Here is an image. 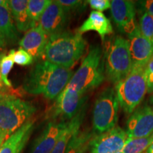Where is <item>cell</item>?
I'll list each match as a JSON object with an SVG mask.
<instances>
[{
  "instance_id": "30bf717a",
  "label": "cell",
  "mask_w": 153,
  "mask_h": 153,
  "mask_svg": "<svg viewBox=\"0 0 153 153\" xmlns=\"http://www.w3.org/2000/svg\"><path fill=\"white\" fill-rule=\"evenodd\" d=\"M128 137H147L153 134V108L150 105L140 106L126 122Z\"/></svg>"
},
{
  "instance_id": "484cf974",
  "label": "cell",
  "mask_w": 153,
  "mask_h": 153,
  "mask_svg": "<svg viewBox=\"0 0 153 153\" xmlns=\"http://www.w3.org/2000/svg\"><path fill=\"white\" fill-rule=\"evenodd\" d=\"M9 53L11 54L14 62L20 66L30 65L34 62L31 55L22 48H19L16 51L11 50Z\"/></svg>"
},
{
  "instance_id": "603a6c76",
  "label": "cell",
  "mask_w": 153,
  "mask_h": 153,
  "mask_svg": "<svg viewBox=\"0 0 153 153\" xmlns=\"http://www.w3.org/2000/svg\"><path fill=\"white\" fill-rule=\"evenodd\" d=\"M51 2V1L50 0H29L28 1V14H29L30 20L36 25L38 24L42 14Z\"/></svg>"
},
{
  "instance_id": "d6a6232c",
  "label": "cell",
  "mask_w": 153,
  "mask_h": 153,
  "mask_svg": "<svg viewBox=\"0 0 153 153\" xmlns=\"http://www.w3.org/2000/svg\"><path fill=\"white\" fill-rule=\"evenodd\" d=\"M7 41H5V39L2 36L0 35V51H3V50L6 47V45H7Z\"/></svg>"
},
{
  "instance_id": "3957f363",
  "label": "cell",
  "mask_w": 153,
  "mask_h": 153,
  "mask_svg": "<svg viewBox=\"0 0 153 153\" xmlns=\"http://www.w3.org/2000/svg\"><path fill=\"white\" fill-rule=\"evenodd\" d=\"M105 78L104 53L99 45H94L73 74L68 87L85 95L101 85Z\"/></svg>"
},
{
  "instance_id": "9c48e42d",
  "label": "cell",
  "mask_w": 153,
  "mask_h": 153,
  "mask_svg": "<svg viewBox=\"0 0 153 153\" xmlns=\"http://www.w3.org/2000/svg\"><path fill=\"white\" fill-rule=\"evenodd\" d=\"M127 137L126 131L120 126L94 135L89 143V153H122Z\"/></svg>"
},
{
  "instance_id": "ba28073f",
  "label": "cell",
  "mask_w": 153,
  "mask_h": 153,
  "mask_svg": "<svg viewBox=\"0 0 153 153\" xmlns=\"http://www.w3.org/2000/svg\"><path fill=\"white\" fill-rule=\"evenodd\" d=\"M87 97L73 88L67 87L56 98L50 117L67 122L72 119L86 104Z\"/></svg>"
},
{
  "instance_id": "52a82bcc",
  "label": "cell",
  "mask_w": 153,
  "mask_h": 153,
  "mask_svg": "<svg viewBox=\"0 0 153 153\" xmlns=\"http://www.w3.org/2000/svg\"><path fill=\"white\" fill-rule=\"evenodd\" d=\"M37 111L33 104L9 94L0 103V131L9 136L30 120Z\"/></svg>"
},
{
  "instance_id": "8d00e7d4",
  "label": "cell",
  "mask_w": 153,
  "mask_h": 153,
  "mask_svg": "<svg viewBox=\"0 0 153 153\" xmlns=\"http://www.w3.org/2000/svg\"><path fill=\"white\" fill-rule=\"evenodd\" d=\"M5 1H4V0H0V6H1V4H2Z\"/></svg>"
},
{
  "instance_id": "74e56055",
  "label": "cell",
  "mask_w": 153,
  "mask_h": 153,
  "mask_svg": "<svg viewBox=\"0 0 153 153\" xmlns=\"http://www.w3.org/2000/svg\"><path fill=\"white\" fill-rule=\"evenodd\" d=\"M4 52H3V51H0V54H1V53H3Z\"/></svg>"
},
{
  "instance_id": "2e32d148",
  "label": "cell",
  "mask_w": 153,
  "mask_h": 153,
  "mask_svg": "<svg viewBox=\"0 0 153 153\" xmlns=\"http://www.w3.org/2000/svg\"><path fill=\"white\" fill-rule=\"evenodd\" d=\"M33 129L34 120H28L3 143L0 147V153H22Z\"/></svg>"
},
{
  "instance_id": "44dd1931",
  "label": "cell",
  "mask_w": 153,
  "mask_h": 153,
  "mask_svg": "<svg viewBox=\"0 0 153 153\" xmlns=\"http://www.w3.org/2000/svg\"><path fill=\"white\" fill-rule=\"evenodd\" d=\"M94 134L88 131H79L68 145L65 153H89V143Z\"/></svg>"
},
{
  "instance_id": "4dcf8cb0",
  "label": "cell",
  "mask_w": 153,
  "mask_h": 153,
  "mask_svg": "<svg viewBox=\"0 0 153 153\" xmlns=\"http://www.w3.org/2000/svg\"><path fill=\"white\" fill-rule=\"evenodd\" d=\"M4 53L0 54V92H5V85H4L1 77V61L2 60L3 57L4 56Z\"/></svg>"
},
{
  "instance_id": "4316f807",
  "label": "cell",
  "mask_w": 153,
  "mask_h": 153,
  "mask_svg": "<svg viewBox=\"0 0 153 153\" xmlns=\"http://www.w3.org/2000/svg\"><path fill=\"white\" fill-rule=\"evenodd\" d=\"M57 1L68 15L84 9V6L87 3L78 0H57Z\"/></svg>"
},
{
  "instance_id": "7a4b0ae2",
  "label": "cell",
  "mask_w": 153,
  "mask_h": 153,
  "mask_svg": "<svg viewBox=\"0 0 153 153\" xmlns=\"http://www.w3.org/2000/svg\"><path fill=\"white\" fill-rule=\"evenodd\" d=\"M87 41L82 34L63 31L48 37L43 57L45 60L71 69L83 56Z\"/></svg>"
},
{
  "instance_id": "d590c367",
  "label": "cell",
  "mask_w": 153,
  "mask_h": 153,
  "mask_svg": "<svg viewBox=\"0 0 153 153\" xmlns=\"http://www.w3.org/2000/svg\"><path fill=\"white\" fill-rule=\"evenodd\" d=\"M150 102H151V104H152V108H153V95L152 96V97H151L150 98Z\"/></svg>"
},
{
  "instance_id": "277c9868",
  "label": "cell",
  "mask_w": 153,
  "mask_h": 153,
  "mask_svg": "<svg viewBox=\"0 0 153 153\" xmlns=\"http://www.w3.org/2000/svg\"><path fill=\"white\" fill-rule=\"evenodd\" d=\"M105 75L116 85L128 75L132 69L131 55L128 39L116 36L107 42L104 53Z\"/></svg>"
},
{
  "instance_id": "4fadbf2b",
  "label": "cell",
  "mask_w": 153,
  "mask_h": 153,
  "mask_svg": "<svg viewBox=\"0 0 153 153\" xmlns=\"http://www.w3.org/2000/svg\"><path fill=\"white\" fill-rule=\"evenodd\" d=\"M68 16L57 1H51L42 14L38 25L49 37L64 31Z\"/></svg>"
},
{
  "instance_id": "cb8c5ba5",
  "label": "cell",
  "mask_w": 153,
  "mask_h": 153,
  "mask_svg": "<svg viewBox=\"0 0 153 153\" xmlns=\"http://www.w3.org/2000/svg\"><path fill=\"white\" fill-rule=\"evenodd\" d=\"M137 24L143 35L153 43V16L146 12L140 13Z\"/></svg>"
},
{
  "instance_id": "ac0fdd59",
  "label": "cell",
  "mask_w": 153,
  "mask_h": 153,
  "mask_svg": "<svg viewBox=\"0 0 153 153\" xmlns=\"http://www.w3.org/2000/svg\"><path fill=\"white\" fill-rule=\"evenodd\" d=\"M87 111V104L69 121L65 122L56 145L51 153H65L68 145L74 134L79 131Z\"/></svg>"
},
{
  "instance_id": "83f0119b",
  "label": "cell",
  "mask_w": 153,
  "mask_h": 153,
  "mask_svg": "<svg viewBox=\"0 0 153 153\" xmlns=\"http://www.w3.org/2000/svg\"><path fill=\"white\" fill-rule=\"evenodd\" d=\"M148 93L153 94V57L146 65L145 68Z\"/></svg>"
},
{
  "instance_id": "d6986e66",
  "label": "cell",
  "mask_w": 153,
  "mask_h": 153,
  "mask_svg": "<svg viewBox=\"0 0 153 153\" xmlns=\"http://www.w3.org/2000/svg\"><path fill=\"white\" fill-rule=\"evenodd\" d=\"M8 4L17 29L20 32H27L37 26L30 20L28 11L27 0H9Z\"/></svg>"
},
{
  "instance_id": "5bb4252c",
  "label": "cell",
  "mask_w": 153,
  "mask_h": 153,
  "mask_svg": "<svg viewBox=\"0 0 153 153\" xmlns=\"http://www.w3.org/2000/svg\"><path fill=\"white\" fill-rule=\"evenodd\" d=\"M48 36L45 34L39 25L30 28L26 32L22 39L19 42L20 48L31 55L34 61H38L43 58L46 47Z\"/></svg>"
},
{
  "instance_id": "f35d334b",
  "label": "cell",
  "mask_w": 153,
  "mask_h": 153,
  "mask_svg": "<svg viewBox=\"0 0 153 153\" xmlns=\"http://www.w3.org/2000/svg\"><path fill=\"white\" fill-rule=\"evenodd\" d=\"M152 137H153V134H152Z\"/></svg>"
},
{
  "instance_id": "f546056e",
  "label": "cell",
  "mask_w": 153,
  "mask_h": 153,
  "mask_svg": "<svg viewBox=\"0 0 153 153\" xmlns=\"http://www.w3.org/2000/svg\"><path fill=\"white\" fill-rule=\"evenodd\" d=\"M137 5L140 13L146 12L153 16V0L138 1Z\"/></svg>"
},
{
  "instance_id": "8fae6325",
  "label": "cell",
  "mask_w": 153,
  "mask_h": 153,
  "mask_svg": "<svg viewBox=\"0 0 153 153\" xmlns=\"http://www.w3.org/2000/svg\"><path fill=\"white\" fill-rule=\"evenodd\" d=\"M132 68L145 67L153 57V43L147 39L140 30L138 24L128 34Z\"/></svg>"
},
{
  "instance_id": "7c38bea8",
  "label": "cell",
  "mask_w": 153,
  "mask_h": 153,
  "mask_svg": "<svg viewBox=\"0 0 153 153\" xmlns=\"http://www.w3.org/2000/svg\"><path fill=\"white\" fill-rule=\"evenodd\" d=\"M111 15L114 24L121 33L129 34L136 26L135 4L128 0L111 1Z\"/></svg>"
},
{
  "instance_id": "5b68a950",
  "label": "cell",
  "mask_w": 153,
  "mask_h": 153,
  "mask_svg": "<svg viewBox=\"0 0 153 153\" xmlns=\"http://www.w3.org/2000/svg\"><path fill=\"white\" fill-rule=\"evenodd\" d=\"M145 67H133L125 79L115 85L119 105L126 114L131 115L141 104L148 93Z\"/></svg>"
},
{
  "instance_id": "e0dca14e",
  "label": "cell",
  "mask_w": 153,
  "mask_h": 153,
  "mask_svg": "<svg viewBox=\"0 0 153 153\" xmlns=\"http://www.w3.org/2000/svg\"><path fill=\"white\" fill-rule=\"evenodd\" d=\"M91 30L99 34L102 42H104L107 36L111 35L114 32L109 19L102 12L97 11H91L89 17L80 26L76 32L82 35V33Z\"/></svg>"
},
{
  "instance_id": "9a60e30c",
  "label": "cell",
  "mask_w": 153,
  "mask_h": 153,
  "mask_svg": "<svg viewBox=\"0 0 153 153\" xmlns=\"http://www.w3.org/2000/svg\"><path fill=\"white\" fill-rule=\"evenodd\" d=\"M65 122L51 121L35 140L30 153H51L56 145Z\"/></svg>"
},
{
  "instance_id": "1f68e13d",
  "label": "cell",
  "mask_w": 153,
  "mask_h": 153,
  "mask_svg": "<svg viewBox=\"0 0 153 153\" xmlns=\"http://www.w3.org/2000/svg\"><path fill=\"white\" fill-rule=\"evenodd\" d=\"M9 136L7 133H4L2 131H0V147L3 144V143L8 138Z\"/></svg>"
},
{
  "instance_id": "d4e9b609",
  "label": "cell",
  "mask_w": 153,
  "mask_h": 153,
  "mask_svg": "<svg viewBox=\"0 0 153 153\" xmlns=\"http://www.w3.org/2000/svg\"><path fill=\"white\" fill-rule=\"evenodd\" d=\"M14 62L10 53L4 55L1 61V77L4 85L8 88H11L12 85L10 80L8 79L9 72L14 66Z\"/></svg>"
},
{
  "instance_id": "e575fe53",
  "label": "cell",
  "mask_w": 153,
  "mask_h": 153,
  "mask_svg": "<svg viewBox=\"0 0 153 153\" xmlns=\"http://www.w3.org/2000/svg\"><path fill=\"white\" fill-rule=\"evenodd\" d=\"M146 153H153V142L146 150Z\"/></svg>"
},
{
  "instance_id": "836d02e7",
  "label": "cell",
  "mask_w": 153,
  "mask_h": 153,
  "mask_svg": "<svg viewBox=\"0 0 153 153\" xmlns=\"http://www.w3.org/2000/svg\"><path fill=\"white\" fill-rule=\"evenodd\" d=\"M8 95L9 94H7L6 92H0V103H1Z\"/></svg>"
},
{
  "instance_id": "7402d4cb",
  "label": "cell",
  "mask_w": 153,
  "mask_h": 153,
  "mask_svg": "<svg viewBox=\"0 0 153 153\" xmlns=\"http://www.w3.org/2000/svg\"><path fill=\"white\" fill-rule=\"evenodd\" d=\"M152 142V135L147 137H127L122 153H143Z\"/></svg>"
},
{
  "instance_id": "6da1fadb",
  "label": "cell",
  "mask_w": 153,
  "mask_h": 153,
  "mask_svg": "<svg viewBox=\"0 0 153 153\" xmlns=\"http://www.w3.org/2000/svg\"><path fill=\"white\" fill-rule=\"evenodd\" d=\"M73 74L71 69L47 60L38 61L26 76L23 88L30 94L43 95L53 100L65 89Z\"/></svg>"
},
{
  "instance_id": "f1b7e54d",
  "label": "cell",
  "mask_w": 153,
  "mask_h": 153,
  "mask_svg": "<svg viewBox=\"0 0 153 153\" xmlns=\"http://www.w3.org/2000/svg\"><path fill=\"white\" fill-rule=\"evenodd\" d=\"M87 2L91 9L99 12H102L111 8V1L109 0H89Z\"/></svg>"
},
{
  "instance_id": "8992f818",
  "label": "cell",
  "mask_w": 153,
  "mask_h": 153,
  "mask_svg": "<svg viewBox=\"0 0 153 153\" xmlns=\"http://www.w3.org/2000/svg\"><path fill=\"white\" fill-rule=\"evenodd\" d=\"M119 102L114 88L108 87L103 89L94 105L92 130L94 135H99L116 126L118 120Z\"/></svg>"
},
{
  "instance_id": "ffe728a7",
  "label": "cell",
  "mask_w": 153,
  "mask_h": 153,
  "mask_svg": "<svg viewBox=\"0 0 153 153\" xmlns=\"http://www.w3.org/2000/svg\"><path fill=\"white\" fill-rule=\"evenodd\" d=\"M0 35L4 38L7 43H16L20 36L7 1L0 6Z\"/></svg>"
}]
</instances>
